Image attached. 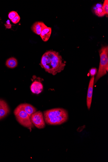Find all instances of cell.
I'll return each mask as SVG.
<instances>
[{
  "mask_svg": "<svg viewBox=\"0 0 108 162\" xmlns=\"http://www.w3.org/2000/svg\"><path fill=\"white\" fill-rule=\"evenodd\" d=\"M42 68L48 73L55 76L64 70L66 63L59 53L53 50L46 52L42 56L41 60Z\"/></svg>",
  "mask_w": 108,
  "mask_h": 162,
  "instance_id": "6da1fadb",
  "label": "cell"
},
{
  "mask_svg": "<svg viewBox=\"0 0 108 162\" xmlns=\"http://www.w3.org/2000/svg\"><path fill=\"white\" fill-rule=\"evenodd\" d=\"M18 15V13L16 12L13 11L9 13L8 16L9 19L11 20Z\"/></svg>",
  "mask_w": 108,
  "mask_h": 162,
  "instance_id": "9a60e30c",
  "label": "cell"
},
{
  "mask_svg": "<svg viewBox=\"0 0 108 162\" xmlns=\"http://www.w3.org/2000/svg\"><path fill=\"white\" fill-rule=\"evenodd\" d=\"M19 105L28 114L30 117H31L33 114L35 112L37 111V109L35 107L30 104H19Z\"/></svg>",
  "mask_w": 108,
  "mask_h": 162,
  "instance_id": "ba28073f",
  "label": "cell"
},
{
  "mask_svg": "<svg viewBox=\"0 0 108 162\" xmlns=\"http://www.w3.org/2000/svg\"><path fill=\"white\" fill-rule=\"evenodd\" d=\"M47 26L42 22H37L33 24L31 27V29L36 34L40 35L43 30Z\"/></svg>",
  "mask_w": 108,
  "mask_h": 162,
  "instance_id": "52a82bcc",
  "label": "cell"
},
{
  "mask_svg": "<svg viewBox=\"0 0 108 162\" xmlns=\"http://www.w3.org/2000/svg\"><path fill=\"white\" fill-rule=\"evenodd\" d=\"M14 114L17 120L22 125L28 128L34 127L33 124L28 114L19 105L16 108Z\"/></svg>",
  "mask_w": 108,
  "mask_h": 162,
  "instance_id": "277c9868",
  "label": "cell"
},
{
  "mask_svg": "<svg viewBox=\"0 0 108 162\" xmlns=\"http://www.w3.org/2000/svg\"><path fill=\"white\" fill-rule=\"evenodd\" d=\"M43 117L46 123L50 125H59L68 119L67 111L62 108H56L44 112Z\"/></svg>",
  "mask_w": 108,
  "mask_h": 162,
  "instance_id": "7a4b0ae2",
  "label": "cell"
},
{
  "mask_svg": "<svg viewBox=\"0 0 108 162\" xmlns=\"http://www.w3.org/2000/svg\"><path fill=\"white\" fill-rule=\"evenodd\" d=\"M18 62L17 60L14 57H11L8 59L6 63V65L8 68L13 69L17 66Z\"/></svg>",
  "mask_w": 108,
  "mask_h": 162,
  "instance_id": "7c38bea8",
  "label": "cell"
},
{
  "mask_svg": "<svg viewBox=\"0 0 108 162\" xmlns=\"http://www.w3.org/2000/svg\"><path fill=\"white\" fill-rule=\"evenodd\" d=\"M5 102H6L4 100L0 99V107L2 106Z\"/></svg>",
  "mask_w": 108,
  "mask_h": 162,
  "instance_id": "d6986e66",
  "label": "cell"
},
{
  "mask_svg": "<svg viewBox=\"0 0 108 162\" xmlns=\"http://www.w3.org/2000/svg\"><path fill=\"white\" fill-rule=\"evenodd\" d=\"M94 80V76L92 77L90 81L88 89L86 103L88 109L89 110L90 109L92 103Z\"/></svg>",
  "mask_w": 108,
  "mask_h": 162,
  "instance_id": "8992f818",
  "label": "cell"
},
{
  "mask_svg": "<svg viewBox=\"0 0 108 162\" xmlns=\"http://www.w3.org/2000/svg\"><path fill=\"white\" fill-rule=\"evenodd\" d=\"M97 70L96 68H93L91 69L89 72L90 75L92 77L95 76L97 74Z\"/></svg>",
  "mask_w": 108,
  "mask_h": 162,
  "instance_id": "2e32d148",
  "label": "cell"
},
{
  "mask_svg": "<svg viewBox=\"0 0 108 162\" xmlns=\"http://www.w3.org/2000/svg\"><path fill=\"white\" fill-rule=\"evenodd\" d=\"M10 112V109L6 102L0 107V120L8 115Z\"/></svg>",
  "mask_w": 108,
  "mask_h": 162,
  "instance_id": "8fae6325",
  "label": "cell"
},
{
  "mask_svg": "<svg viewBox=\"0 0 108 162\" xmlns=\"http://www.w3.org/2000/svg\"><path fill=\"white\" fill-rule=\"evenodd\" d=\"M20 19H21V18H20L19 16L18 15L16 16L15 18L11 20V21L13 23L16 24L18 23L19 22Z\"/></svg>",
  "mask_w": 108,
  "mask_h": 162,
  "instance_id": "e0dca14e",
  "label": "cell"
},
{
  "mask_svg": "<svg viewBox=\"0 0 108 162\" xmlns=\"http://www.w3.org/2000/svg\"><path fill=\"white\" fill-rule=\"evenodd\" d=\"M52 31V28L47 26L43 30L40 36L44 42H46L49 40Z\"/></svg>",
  "mask_w": 108,
  "mask_h": 162,
  "instance_id": "30bf717a",
  "label": "cell"
},
{
  "mask_svg": "<svg viewBox=\"0 0 108 162\" xmlns=\"http://www.w3.org/2000/svg\"><path fill=\"white\" fill-rule=\"evenodd\" d=\"M5 26L6 29H11L12 28V25L10 22L9 20H8L7 21L5 24Z\"/></svg>",
  "mask_w": 108,
  "mask_h": 162,
  "instance_id": "ac0fdd59",
  "label": "cell"
},
{
  "mask_svg": "<svg viewBox=\"0 0 108 162\" xmlns=\"http://www.w3.org/2000/svg\"><path fill=\"white\" fill-rule=\"evenodd\" d=\"M94 12L96 15L99 17H103L106 15L101 8L96 9L94 10Z\"/></svg>",
  "mask_w": 108,
  "mask_h": 162,
  "instance_id": "4fadbf2b",
  "label": "cell"
},
{
  "mask_svg": "<svg viewBox=\"0 0 108 162\" xmlns=\"http://www.w3.org/2000/svg\"><path fill=\"white\" fill-rule=\"evenodd\" d=\"M100 62L99 71L94 82L96 83L101 77L105 75L108 71V47L103 46L99 50Z\"/></svg>",
  "mask_w": 108,
  "mask_h": 162,
  "instance_id": "3957f363",
  "label": "cell"
},
{
  "mask_svg": "<svg viewBox=\"0 0 108 162\" xmlns=\"http://www.w3.org/2000/svg\"><path fill=\"white\" fill-rule=\"evenodd\" d=\"M103 12L105 14L107 15L108 14V1L105 0L103 3L102 7V8Z\"/></svg>",
  "mask_w": 108,
  "mask_h": 162,
  "instance_id": "5bb4252c",
  "label": "cell"
},
{
  "mask_svg": "<svg viewBox=\"0 0 108 162\" xmlns=\"http://www.w3.org/2000/svg\"><path fill=\"white\" fill-rule=\"evenodd\" d=\"M43 89L42 84L40 82H34L31 86V90L32 93L38 94L42 92Z\"/></svg>",
  "mask_w": 108,
  "mask_h": 162,
  "instance_id": "9c48e42d",
  "label": "cell"
},
{
  "mask_svg": "<svg viewBox=\"0 0 108 162\" xmlns=\"http://www.w3.org/2000/svg\"><path fill=\"white\" fill-rule=\"evenodd\" d=\"M30 119L32 123L38 129H42L45 127V121L41 111H36L32 114Z\"/></svg>",
  "mask_w": 108,
  "mask_h": 162,
  "instance_id": "5b68a950",
  "label": "cell"
}]
</instances>
